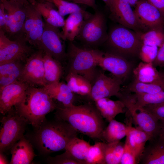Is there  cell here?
<instances>
[{
  "instance_id": "cell-1",
  "label": "cell",
  "mask_w": 164,
  "mask_h": 164,
  "mask_svg": "<svg viewBox=\"0 0 164 164\" xmlns=\"http://www.w3.org/2000/svg\"><path fill=\"white\" fill-rule=\"evenodd\" d=\"M78 132L68 122L56 118L50 121L46 120L27 138L40 154L47 156L65 150L69 142L77 137Z\"/></svg>"
},
{
  "instance_id": "cell-2",
  "label": "cell",
  "mask_w": 164,
  "mask_h": 164,
  "mask_svg": "<svg viewBox=\"0 0 164 164\" xmlns=\"http://www.w3.org/2000/svg\"><path fill=\"white\" fill-rule=\"evenodd\" d=\"M56 109V119L66 121L78 132L92 139L101 140L104 124L95 105L91 103L68 107L57 105Z\"/></svg>"
},
{
  "instance_id": "cell-3",
  "label": "cell",
  "mask_w": 164,
  "mask_h": 164,
  "mask_svg": "<svg viewBox=\"0 0 164 164\" xmlns=\"http://www.w3.org/2000/svg\"><path fill=\"white\" fill-rule=\"evenodd\" d=\"M57 105L43 87L29 85L22 99L14 107L35 128L46 120V115Z\"/></svg>"
},
{
  "instance_id": "cell-4",
  "label": "cell",
  "mask_w": 164,
  "mask_h": 164,
  "mask_svg": "<svg viewBox=\"0 0 164 164\" xmlns=\"http://www.w3.org/2000/svg\"><path fill=\"white\" fill-rule=\"evenodd\" d=\"M102 52L96 49L80 48L70 41L67 53L68 72L81 75L92 84L99 72L97 66Z\"/></svg>"
},
{
  "instance_id": "cell-5",
  "label": "cell",
  "mask_w": 164,
  "mask_h": 164,
  "mask_svg": "<svg viewBox=\"0 0 164 164\" xmlns=\"http://www.w3.org/2000/svg\"><path fill=\"white\" fill-rule=\"evenodd\" d=\"M106 41L114 52L113 53L124 57L138 55L142 44L140 33L121 25L111 29Z\"/></svg>"
},
{
  "instance_id": "cell-6",
  "label": "cell",
  "mask_w": 164,
  "mask_h": 164,
  "mask_svg": "<svg viewBox=\"0 0 164 164\" xmlns=\"http://www.w3.org/2000/svg\"><path fill=\"white\" fill-rule=\"evenodd\" d=\"M116 97L124 104L136 128L145 132L149 136V140L155 138L159 130L160 122L143 107L136 105L135 95L120 91Z\"/></svg>"
},
{
  "instance_id": "cell-7",
  "label": "cell",
  "mask_w": 164,
  "mask_h": 164,
  "mask_svg": "<svg viewBox=\"0 0 164 164\" xmlns=\"http://www.w3.org/2000/svg\"><path fill=\"white\" fill-rule=\"evenodd\" d=\"M1 120L0 152L10 151L13 145L24 136L27 121L13 107Z\"/></svg>"
},
{
  "instance_id": "cell-8",
  "label": "cell",
  "mask_w": 164,
  "mask_h": 164,
  "mask_svg": "<svg viewBox=\"0 0 164 164\" xmlns=\"http://www.w3.org/2000/svg\"><path fill=\"white\" fill-rule=\"evenodd\" d=\"M108 35L104 15L97 11L84 20L76 38L87 46L96 47L106 41Z\"/></svg>"
},
{
  "instance_id": "cell-9",
  "label": "cell",
  "mask_w": 164,
  "mask_h": 164,
  "mask_svg": "<svg viewBox=\"0 0 164 164\" xmlns=\"http://www.w3.org/2000/svg\"><path fill=\"white\" fill-rule=\"evenodd\" d=\"M25 38L11 39L0 30V64L10 61H26L33 53Z\"/></svg>"
},
{
  "instance_id": "cell-10",
  "label": "cell",
  "mask_w": 164,
  "mask_h": 164,
  "mask_svg": "<svg viewBox=\"0 0 164 164\" xmlns=\"http://www.w3.org/2000/svg\"><path fill=\"white\" fill-rule=\"evenodd\" d=\"M0 2L3 5L7 15L5 33L13 38V39L25 38L23 29L29 4L25 5L9 0H1Z\"/></svg>"
},
{
  "instance_id": "cell-11",
  "label": "cell",
  "mask_w": 164,
  "mask_h": 164,
  "mask_svg": "<svg viewBox=\"0 0 164 164\" xmlns=\"http://www.w3.org/2000/svg\"><path fill=\"white\" fill-rule=\"evenodd\" d=\"M62 40L58 28L44 22L41 50L60 62L67 59V53Z\"/></svg>"
},
{
  "instance_id": "cell-12",
  "label": "cell",
  "mask_w": 164,
  "mask_h": 164,
  "mask_svg": "<svg viewBox=\"0 0 164 164\" xmlns=\"http://www.w3.org/2000/svg\"><path fill=\"white\" fill-rule=\"evenodd\" d=\"M135 6L134 11L141 29L147 31L154 29H163L164 19L162 15L148 1H138Z\"/></svg>"
},
{
  "instance_id": "cell-13",
  "label": "cell",
  "mask_w": 164,
  "mask_h": 164,
  "mask_svg": "<svg viewBox=\"0 0 164 164\" xmlns=\"http://www.w3.org/2000/svg\"><path fill=\"white\" fill-rule=\"evenodd\" d=\"M44 52L39 50L33 53L27 59L19 80L33 85L44 86V68L43 57Z\"/></svg>"
},
{
  "instance_id": "cell-14",
  "label": "cell",
  "mask_w": 164,
  "mask_h": 164,
  "mask_svg": "<svg viewBox=\"0 0 164 164\" xmlns=\"http://www.w3.org/2000/svg\"><path fill=\"white\" fill-rule=\"evenodd\" d=\"M44 24L40 13L32 4H29L27 6L23 34L26 41L39 50H41Z\"/></svg>"
},
{
  "instance_id": "cell-15",
  "label": "cell",
  "mask_w": 164,
  "mask_h": 164,
  "mask_svg": "<svg viewBox=\"0 0 164 164\" xmlns=\"http://www.w3.org/2000/svg\"><path fill=\"white\" fill-rule=\"evenodd\" d=\"M123 82L116 77H109L99 71L92 84L91 93L88 97L94 101L102 98L116 96Z\"/></svg>"
},
{
  "instance_id": "cell-16",
  "label": "cell",
  "mask_w": 164,
  "mask_h": 164,
  "mask_svg": "<svg viewBox=\"0 0 164 164\" xmlns=\"http://www.w3.org/2000/svg\"><path fill=\"white\" fill-rule=\"evenodd\" d=\"M97 65L123 81L128 77L132 70L131 63L125 57L112 53L102 52Z\"/></svg>"
},
{
  "instance_id": "cell-17",
  "label": "cell",
  "mask_w": 164,
  "mask_h": 164,
  "mask_svg": "<svg viewBox=\"0 0 164 164\" xmlns=\"http://www.w3.org/2000/svg\"><path fill=\"white\" fill-rule=\"evenodd\" d=\"M30 84L18 80L0 89V112L5 115L22 99Z\"/></svg>"
},
{
  "instance_id": "cell-18",
  "label": "cell",
  "mask_w": 164,
  "mask_h": 164,
  "mask_svg": "<svg viewBox=\"0 0 164 164\" xmlns=\"http://www.w3.org/2000/svg\"><path fill=\"white\" fill-rule=\"evenodd\" d=\"M131 6L127 0H111L109 9L112 17L120 25L138 30L141 28Z\"/></svg>"
},
{
  "instance_id": "cell-19",
  "label": "cell",
  "mask_w": 164,
  "mask_h": 164,
  "mask_svg": "<svg viewBox=\"0 0 164 164\" xmlns=\"http://www.w3.org/2000/svg\"><path fill=\"white\" fill-rule=\"evenodd\" d=\"M10 152V164H31L35 155L32 144L24 136L13 145Z\"/></svg>"
},
{
  "instance_id": "cell-20",
  "label": "cell",
  "mask_w": 164,
  "mask_h": 164,
  "mask_svg": "<svg viewBox=\"0 0 164 164\" xmlns=\"http://www.w3.org/2000/svg\"><path fill=\"white\" fill-rule=\"evenodd\" d=\"M43 87L52 99L60 103L62 106L68 107L74 104V93L66 83L59 81L46 84Z\"/></svg>"
},
{
  "instance_id": "cell-21",
  "label": "cell",
  "mask_w": 164,
  "mask_h": 164,
  "mask_svg": "<svg viewBox=\"0 0 164 164\" xmlns=\"http://www.w3.org/2000/svg\"><path fill=\"white\" fill-rule=\"evenodd\" d=\"M132 120L126 125L127 134L125 141L135 153L139 161L145 147L146 142L150 140L149 135L142 130L132 127Z\"/></svg>"
},
{
  "instance_id": "cell-22",
  "label": "cell",
  "mask_w": 164,
  "mask_h": 164,
  "mask_svg": "<svg viewBox=\"0 0 164 164\" xmlns=\"http://www.w3.org/2000/svg\"><path fill=\"white\" fill-rule=\"evenodd\" d=\"M89 18L81 12H77L70 14L65 20L61 32V37L64 41L73 42L78 35L85 20Z\"/></svg>"
},
{
  "instance_id": "cell-23",
  "label": "cell",
  "mask_w": 164,
  "mask_h": 164,
  "mask_svg": "<svg viewBox=\"0 0 164 164\" xmlns=\"http://www.w3.org/2000/svg\"><path fill=\"white\" fill-rule=\"evenodd\" d=\"M44 19L45 22L57 27H63L65 20L55 8L54 5L48 1L36 0L32 4Z\"/></svg>"
},
{
  "instance_id": "cell-24",
  "label": "cell",
  "mask_w": 164,
  "mask_h": 164,
  "mask_svg": "<svg viewBox=\"0 0 164 164\" xmlns=\"http://www.w3.org/2000/svg\"><path fill=\"white\" fill-rule=\"evenodd\" d=\"M95 106L102 116L109 122L118 114L125 112V105L121 100L114 101L109 98L94 101Z\"/></svg>"
},
{
  "instance_id": "cell-25",
  "label": "cell",
  "mask_w": 164,
  "mask_h": 164,
  "mask_svg": "<svg viewBox=\"0 0 164 164\" xmlns=\"http://www.w3.org/2000/svg\"><path fill=\"white\" fill-rule=\"evenodd\" d=\"M140 158L142 164H164V144L155 138L149 141Z\"/></svg>"
},
{
  "instance_id": "cell-26",
  "label": "cell",
  "mask_w": 164,
  "mask_h": 164,
  "mask_svg": "<svg viewBox=\"0 0 164 164\" xmlns=\"http://www.w3.org/2000/svg\"><path fill=\"white\" fill-rule=\"evenodd\" d=\"M24 66L19 61L0 64V89L19 80Z\"/></svg>"
},
{
  "instance_id": "cell-27",
  "label": "cell",
  "mask_w": 164,
  "mask_h": 164,
  "mask_svg": "<svg viewBox=\"0 0 164 164\" xmlns=\"http://www.w3.org/2000/svg\"><path fill=\"white\" fill-rule=\"evenodd\" d=\"M134 80L144 83L154 82L163 75V71H159L152 63L140 62L133 70Z\"/></svg>"
},
{
  "instance_id": "cell-28",
  "label": "cell",
  "mask_w": 164,
  "mask_h": 164,
  "mask_svg": "<svg viewBox=\"0 0 164 164\" xmlns=\"http://www.w3.org/2000/svg\"><path fill=\"white\" fill-rule=\"evenodd\" d=\"M65 80L70 89L74 94L87 97L90 95L92 84L84 76L73 73L68 72Z\"/></svg>"
},
{
  "instance_id": "cell-29",
  "label": "cell",
  "mask_w": 164,
  "mask_h": 164,
  "mask_svg": "<svg viewBox=\"0 0 164 164\" xmlns=\"http://www.w3.org/2000/svg\"><path fill=\"white\" fill-rule=\"evenodd\" d=\"M43 60L46 84L59 81L63 73L61 62L45 53Z\"/></svg>"
},
{
  "instance_id": "cell-30",
  "label": "cell",
  "mask_w": 164,
  "mask_h": 164,
  "mask_svg": "<svg viewBox=\"0 0 164 164\" xmlns=\"http://www.w3.org/2000/svg\"><path fill=\"white\" fill-rule=\"evenodd\" d=\"M91 146L88 142L77 137L69 142L65 150L80 164H86V160Z\"/></svg>"
},
{
  "instance_id": "cell-31",
  "label": "cell",
  "mask_w": 164,
  "mask_h": 164,
  "mask_svg": "<svg viewBox=\"0 0 164 164\" xmlns=\"http://www.w3.org/2000/svg\"><path fill=\"white\" fill-rule=\"evenodd\" d=\"M126 125L114 119L109 122L107 127L104 129L101 140L106 143L120 141L126 136Z\"/></svg>"
},
{
  "instance_id": "cell-32",
  "label": "cell",
  "mask_w": 164,
  "mask_h": 164,
  "mask_svg": "<svg viewBox=\"0 0 164 164\" xmlns=\"http://www.w3.org/2000/svg\"><path fill=\"white\" fill-rule=\"evenodd\" d=\"M163 76L156 81L144 83L134 80L127 87L128 93L135 94H154L164 91V72Z\"/></svg>"
},
{
  "instance_id": "cell-33",
  "label": "cell",
  "mask_w": 164,
  "mask_h": 164,
  "mask_svg": "<svg viewBox=\"0 0 164 164\" xmlns=\"http://www.w3.org/2000/svg\"><path fill=\"white\" fill-rule=\"evenodd\" d=\"M48 1L53 4L58 9V11L61 15L63 17L77 12H81L88 18L92 14L83 10L77 4L65 0H39Z\"/></svg>"
},
{
  "instance_id": "cell-34",
  "label": "cell",
  "mask_w": 164,
  "mask_h": 164,
  "mask_svg": "<svg viewBox=\"0 0 164 164\" xmlns=\"http://www.w3.org/2000/svg\"><path fill=\"white\" fill-rule=\"evenodd\" d=\"M106 143L104 142H98L90 146L86 160V164H106Z\"/></svg>"
},
{
  "instance_id": "cell-35",
  "label": "cell",
  "mask_w": 164,
  "mask_h": 164,
  "mask_svg": "<svg viewBox=\"0 0 164 164\" xmlns=\"http://www.w3.org/2000/svg\"><path fill=\"white\" fill-rule=\"evenodd\" d=\"M140 36L143 44L159 47L164 42L163 28L152 29L140 34Z\"/></svg>"
},
{
  "instance_id": "cell-36",
  "label": "cell",
  "mask_w": 164,
  "mask_h": 164,
  "mask_svg": "<svg viewBox=\"0 0 164 164\" xmlns=\"http://www.w3.org/2000/svg\"><path fill=\"white\" fill-rule=\"evenodd\" d=\"M135 104L138 107L164 103V91L154 94H135Z\"/></svg>"
},
{
  "instance_id": "cell-37",
  "label": "cell",
  "mask_w": 164,
  "mask_h": 164,
  "mask_svg": "<svg viewBox=\"0 0 164 164\" xmlns=\"http://www.w3.org/2000/svg\"><path fill=\"white\" fill-rule=\"evenodd\" d=\"M158 49L157 46L142 44L138 55L142 62L152 63L157 56Z\"/></svg>"
},
{
  "instance_id": "cell-38",
  "label": "cell",
  "mask_w": 164,
  "mask_h": 164,
  "mask_svg": "<svg viewBox=\"0 0 164 164\" xmlns=\"http://www.w3.org/2000/svg\"><path fill=\"white\" fill-rule=\"evenodd\" d=\"M139 163V160L136 155L127 142L125 141L124 151L120 164H136Z\"/></svg>"
},
{
  "instance_id": "cell-39",
  "label": "cell",
  "mask_w": 164,
  "mask_h": 164,
  "mask_svg": "<svg viewBox=\"0 0 164 164\" xmlns=\"http://www.w3.org/2000/svg\"><path fill=\"white\" fill-rule=\"evenodd\" d=\"M46 161L49 164H80L66 151L63 154L54 157L49 156Z\"/></svg>"
},
{
  "instance_id": "cell-40",
  "label": "cell",
  "mask_w": 164,
  "mask_h": 164,
  "mask_svg": "<svg viewBox=\"0 0 164 164\" xmlns=\"http://www.w3.org/2000/svg\"><path fill=\"white\" fill-rule=\"evenodd\" d=\"M153 115L161 123H164V103L143 107Z\"/></svg>"
},
{
  "instance_id": "cell-41",
  "label": "cell",
  "mask_w": 164,
  "mask_h": 164,
  "mask_svg": "<svg viewBox=\"0 0 164 164\" xmlns=\"http://www.w3.org/2000/svg\"><path fill=\"white\" fill-rule=\"evenodd\" d=\"M124 147V143L120 141L114 142L113 153L115 164H120L122 156Z\"/></svg>"
},
{
  "instance_id": "cell-42",
  "label": "cell",
  "mask_w": 164,
  "mask_h": 164,
  "mask_svg": "<svg viewBox=\"0 0 164 164\" xmlns=\"http://www.w3.org/2000/svg\"><path fill=\"white\" fill-rule=\"evenodd\" d=\"M152 64L155 67L164 68V42L159 47L157 56Z\"/></svg>"
},
{
  "instance_id": "cell-43",
  "label": "cell",
  "mask_w": 164,
  "mask_h": 164,
  "mask_svg": "<svg viewBox=\"0 0 164 164\" xmlns=\"http://www.w3.org/2000/svg\"><path fill=\"white\" fill-rule=\"evenodd\" d=\"M7 15L3 4H0V30L5 32L7 27Z\"/></svg>"
},
{
  "instance_id": "cell-44",
  "label": "cell",
  "mask_w": 164,
  "mask_h": 164,
  "mask_svg": "<svg viewBox=\"0 0 164 164\" xmlns=\"http://www.w3.org/2000/svg\"><path fill=\"white\" fill-rule=\"evenodd\" d=\"M161 12L164 19V0H148Z\"/></svg>"
},
{
  "instance_id": "cell-45",
  "label": "cell",
  "mask_w": 164,
  "mask_h": 164,
  "mask_svg": "<svg viewBox=\"0 0 164 164\" xmlns=\"http://www.w3.org/2000/svg\"><path fill=\"white\" fill-rule=\"evenodd\" d=\"M72 1L76 4L86 5L94 9L96 8L95 0H72Z\"/></svg>"
},
{
  "instance_id": "cell-46",
  "label": "cell",
  "mask_w": 164,
  "mask_h": 164,
  "mask_svg": "<svg viewBox=\"0 0 164 164\" xmlns=\"http://www.w3.org/2000/svg\"><path fill=\"white\" fill-rule=\"evenodd\" d=\"M155 138L164 144V123L160 122L159 130L156 137Z\"/></svg>"
},
{
  "instance_id": "cell-47",
  "label": "cell",
  "mask_w": 164,
  "mask_h": 164,
  "mask_svg": "<svg viewBox=\"0 0 164 164\" xmlns=\"http://www.w3.org/2000/svg\"><path fill=\"white\" fill-rule=\"evenodd\" d=\"M10 1L18 2L19 3L27 5L29 3L33 4L36 0H9Z\"/></svg>"
},
{
  "instance_id": "cell-48",
  "label": "cell",
  "mask_w": 164,
  "mask_h": 164,
  "mask_svg": "<svg viewBox=\"0 0 164 164\" xmlns=\"http://www.w3.org/2000/svg\"><path fill=\"white\" fill-rule=\"evenodd\" d=\"M0 164H7L9 163L6 156L4 155V153L0 152Z\"/></svg>"
},
{
  "instance_id": "cell-49",
  "label": "cell",
  "mask_w": 164,
  "mask_h": 164,
  "mask_svg": "<svg viewBox=\"0 0 164 164\" xmlns=\"http://www.w3.org/2000/svg\"><path fill=\"white\" fill-rule=\"evenodd\" d=\"M132 6H135L138 0H127Z\"/></svg>"
},
{
  "instance_id": "cell-50",
  "label": "cell",
  "mask_w": 164,
  "mask_h": 164,
  "mask_svg": "<svg viewBox=\"0 0 164 164\" xmlns=\"http://www.w3.org/2000/svg\"><path fill=\"white\" fill-rule=\"evenodd\" d=\"M65 0L69 1V2L70 1H72V0Z\"/></svg>"
}]
</instances>
